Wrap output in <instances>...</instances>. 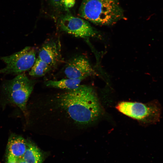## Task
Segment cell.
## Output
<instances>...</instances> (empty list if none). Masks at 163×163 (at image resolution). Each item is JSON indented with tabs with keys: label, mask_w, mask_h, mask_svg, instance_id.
<instances>
[{
	"label": "cell",
	"mask_w": 163,
	"mask_h": 163,
	"mask_svg": "<svg viewBox=\"0 0 163 163\" xmlns=\"http://www.w3.org/2000/svg\"><path fill=\"white\" fill-rule=\"evenodd\" d=\"M35 83L34 80L30 79L25 74L22 73L12 79L5 81L2 87L4 104L15 105L26 116L27 102Z\"/></svg>",
	"instance_id": "3"
},
{
	"label": "cell",
	"mask_w": 163,
	"mask_h": 163,
	"mask_svg": "<svg viewBox=\"0 0 163 163\" xmlns=\"http://www.w3.org/2000/svg\"><path fill=\"white\" fill-rule=\"evenodd\" d=\"M51 68L50 66L38 57L31 68L29 74L33 77H41L49 72Z\"/></svg>",
	"instance_id": "12"
},
{
	"label": "cell",
	"mask_w": 163,
	"mask_h": 163,
	"mask_svg": "<svg viewBox=\"0 0 163 163\" xmlns=\"http://www.w3.org/2000/svg\"><path fill=\"white\" fill-rule=\"evenodd\" d=\"M36 54L34 47L26 46L11 55L1 57L6 66L0 70V74L19 75L29 70L36 60Z\"/></svg>",
	"instance_id": "5"
},
{
	"label": "cell",
	"mask_w": 163,
	"mask_h": 163,
	"mask_svg": "<svg viewBox=\"0 0 163 163\" xmlns=\"http://www.w3.org/2000/svg\"><path fill=\"white\" fill-rule=\"evenodd\" d=\"M79 15L94 24L105 25L123 17L119 0H82Z\"/></svg>",
	"instance_id": "2"
},
{
	"label": "cell",
	"mask_w": 163,
	"mask_h": 163,
	"mask_svg": "<svg viewBox=\"0 0 163 163\" xmlns=\"http://www.w3.org/2000/svg\"><path fill=\"white\" fill-rule=\"evenodd\" d=\"M116 108L127 116L151 124L159 121L162 112L161 106L157 100L147 104L122 102L118 104Z\"/></svg>",
	"instance_id": "4"
},
{
	"label": "cell",
	"mask_w": 163,
	"mask_h": 163,
	"mask_svg": "<svg viewBox=\"0 0 163 163\" xmlns=\"http://www.w3.org/2000/svg\"><path fill=\"white\" fill-rule=\"evenodd\" d=\"M75 0H50L52 4L58 9L67 11L74 5Z\"/></svg>",
	"instance_id": "13"
},
{
	"label": "cell",
	"mask_w": 163,
	"mask_h": 163,
	"mask_svg": "<svg viewBox=\"0 0 163 163\" xmlns=\"http://www.w3.org/2000/svg\"><path fill=\"white\" fill-rule=\"evenodd\" d=\"M18 163H27L24 161L22 158L18 159Z\"/></svg>",
	"instance_id": "15"
},
{
	"label": "cell",
	"mask_w": 163,
	"mask_h": 163,
	"mask_svg": "<svg viewBox=\"0 0 163 163\" xmlns=\"http://www.w3.org/2000/svg\"><path fill=\"white\" fill-rule=\"evenodd\" d=\"M58 105L64 110L74 122L87 125L95 121L101 112L97 95L91 87L80 85L57 96Z\"/></svg>",
	"instance_id": "1"
},
{
	"label": "cell",
	"mask_w": 163,
	"mask_h": 163,
	"mask_svg": "<svg viewBox=\"0 0 163 163\" xmlns=\"http://www.w3.org/2000/svg\"><path fill=\"white\" fill-rule=\"evenodd\" d=\"M38 57L52 68L57 65L62 58L59 40L52 39L45 42L39 50Z\"/></svg>",
	"instance_id": "8"
},
{
	"label": "cell",
	"mask_w": 163,
	"mask_h": 163,
	"mask_svg": "<svg viewBox=\"0 0 163 163\" xmlns=\"http://www.w3.org/2000/svg\"><path fill=\"white\" fill-rule=\"evenodd\" d=\"M22 158L27 163H42L43 160L40 149L29 141H27V147Z\"/></svg>",
	"instance_id": "11"
},
{
	"label": "cell",
	"mask_w": 163,
	"mask_h": 163,
	"mask_svg": "<svg viewBox=\"0 0 163 163\" xmlns=\"http://www.w3.org/2000/svg\"><path fill=\"white\" fill-rule=\"evenodd\" d=\"M27 141L22 136L12 133L9 138L7 147L8 154L18 159L21 158L27 147Z\"/></svg>",
	"instance_id": "9"
},
{
	"label": "cell",
	"mask_w": 163,
	"mask_h": 163,
	"mask_svg": "<svg viewBox=\"0 0 163 163\" xmlns=\"http://www.w3.org/2000/svg\"><path fill=\"white\" fill-rule=\"evenodd\" d=\"M8 155L7 163H18V159L11 155Z\"/></svg>",
	"instance_id": "14"
},
{
	"label": "cell",
	"mask_w": 163,
	"mask_h": 163,
	"mask_svg": "<svg viewBox=\"0 0 163 163\" xmlns=\"http://www.w3.org/2000/svg\"><path fill=\"white\" fill-rule=\"evenodd\" d=\"M58 25L61 31L77 37H93L97 34L96 31L87 21L70 14L61 17Z\"/></svg>",
	"instance_id": "6"
},
{
	"label": "cell",
	"mask_w": 163,
	"mask_h": 163,
	"mask_svg": "<svg viewBox=\"0 0 163 163\" xmlns=\"http://www.w3.org/2000/svg\"><path fill=\"white\" fill-rule=\"evenodd\" d=\"M64 73L67 78L84 80L94 72L88 60L84 56L79 55L68 61Z\"/></svg>",
	"instance_id": "7"
},
{
	"label": "cell",
	"mask_w": 163,
	"mask_h": 163,
	"mask_svg": "<svg viewBox=\"0 0 163 163\" xmlns=\"http://www.w3.org/2000/svg\"><path fill=\"white\" fill-rule=\"evenodd\" d=\"M83 80L82 79H72L67 78L58 81H48L45 82V84L48 87L69 91L78 88L80 85V83Z\"/></svg>",
	"instance_id": "10"
}]
</instances>
